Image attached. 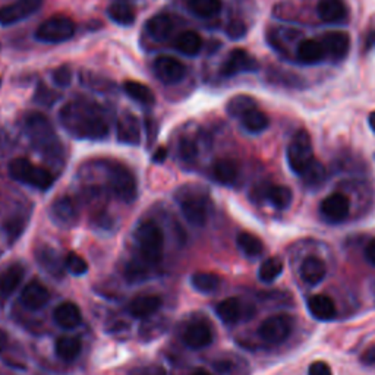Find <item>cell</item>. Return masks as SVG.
Instances as JSON below:
<instances>
[{
	"mask_svg": "<svg viewBox=\"0 0 375 375\" xmlns=\"http://www.w3.org/2000/svg\"><path fill=\"white\" fill-rule=\"evenodd\" d=\"M59 120L66 132L76 139L101 141L111 131L103 108L87 99L68 101L60 108Z\"/></svg>",
	"mask_w": 375,
	"mask_h": 375,
	"instance_id": "6da1fadb",
	"label": "cell"
},
{
	"mask_svg": "<svg viewBox=\"0 0 375 375\" xmlns=\"http://www.w3.org/2000/svg\"><path fill=\"white\" fill-rule=\"evenodd\" d=\"M24 128L27 136L40 154L49 159H57L62 154L60 141L55 132L52 122L47 119L43 113H29L25 116Z\"/></svg>",
	"mask_w": 375,
	"mask_h": 375,
	"instance_id": "7a4b0ae2",
	"label": "cell"
},
{
	"mask_svg": "<svg viewBox=\"0 0 375 375\" xmlns=\"http://www.w3.org/2000/svg\"><path fill=\"white\" fill-rule=\"evenodd\" d=\"M135 241L139 255L147 265H155L162 261L164 234L159 225L151 220L141 223L135 232Z\"/></svg>",
	"mask_w": 375,
	"mask_h": 375,
	"instance_id": "3957f363",
	"label": "cell"
},
{
	"mask_svg": "<svg viewBox=\"0 0 375 375\" xmlns=\"http://www.w3.org/2000/svg\"><path fill=\"white\" fill-rule=\"evenodd\" d=\"M9 175L17 182L33 186L38 191L50 190L55 182V178L49 170L36 166L25 157L15 159L9 163Z\"/></svg>",
	"mask_w": 375,
	"mask_h": 375,
	"instance_id": "277c9868",
	"label": "cell"
},
{
	"mask_svg": "<svg viewBox=\"0 0 375 375\" xmlns=\"http://www.w3.org/2000/svg\"><path fill=\"white\" fill-rule=\"evenodd\" d=\"M107 185L111 191L123 202L136 198V179L132 171L119 162H106Z\"/></svg>",
	"mask_w": 375,
	"mask_h": 375,
	"instance_id": "5b68a950",
	"label": "cell"
},
{
	"mask_svg": "<svg viewBox=\"0 0 375 375\" xmlns=\"http://www.w3.org/2000/svg\"><path fill=\"white\" fill-rule=\"evenodd\" d=\"M288 163L293 174L302 176L309 166L316 162L311 135L305 129L296 132L288 147Z\"/></svg>",
	"mask_w": 375,
	"mask_h": 375,
	"instance_id": "8992f818",
	"label": "cell"
},
{
	"mask_svg": "<svg viewBox=\"0 0 375 375\" xmlns=\"http://www.w3.org/2000/svg\"><path fill=\"white\" fill-rule=\"evenodd\" d=\"M176 199L183 217L191 225L204 226L207 223L208 210L204 195L197 192L191 186H183L182 190H179Z\"/></svg>",
	"mask_w": 375,
	"mask_h": 375,
	"instance_id": "52a82bcc",
	"label": "cell"
},
{
	"mask_svg": "<svg viewBox=\"0 0 375 375\" xmlns=\"http://www.w3.org/2000/svg\"><path fill=\"white\" fill-rule=\"evenodd\" d=\"M75 34V24L66 17H52L36 29V38L41 43L59 44L71 40Z\"/></svg>",
	"mask_w": 375,
	"mask_h": 375,
	"instance_id": "ba28073f",
	"label": "cell"
},
{
	"mask_svg": "<svg viewBox=\"0 0 375 375\" xmlns=\"http://www.w3.org/2000/svg\"><path fill=\"white\" fill-rule=\"evenodd\" d=\"M293 330V320L286 314L271 316L267 320H264L260 325V337L270 343V345H280L292 334Z\"/></svg>",
	"mask_w": 375,
	"mask_h": 375,
	"instance_id": "9c48e42d",
	"label": "cell"
},
{
	"mask_svg": "<svg viewBox=\"0 0 375 375\" xmlns=\"http://www.w3.org/2000/svg\"><path fill=\"white\" fill-rule=\"evenodd\" d=\"M43 0H15L13 3L0 6V25L9 27L27 20L41 8Z\"/></svg>",
	"mask_w": 375,
	"mask_h": 375,
	"instance_id": "30bf717a",
	"label": "cell"
},
{
	"mask_svg": "<svg viewBox=\"0 0 375 375\" xmlns=\"http://www.w3.org/2000/svg\"><path fill=\"white\" fill-rule=\"evenodd\" d=\"M258 68V62L253 55H249L243 49H234L223 62L220 73L226 78H230L245 72H255Z\"/></svg>",
	"mask_w": 375,
	"mask_h": 375,
	"instance_id": "8fae6325",
	"label": "cell"
},
{
	"mask_svg": "<svg viewBox=\"0 0 375 375\" xmlns=\"http://www.w3.org/2000/svg\"><path fill=\"white\" fill-rule=\"evenodd\" d=\"M153 69H154L155 76H157L163 84H167V85H174V84L181 83L186 75L185 65L181 60L171 56H160L155 59Z\"/></svg>",
	"mask_w": 375,
	"mask_h": 375,
	"instance_id": "7c38bea8",
	"label": "cell"
},
{
	"mask_svg": "<svg viewBox=\"0 0 375 375\" xmlns=\"http://www.w3.org/2000/svg\"><path fill=\"white\" fill-rule=\"evenodd\" d=\"M351 211V201L346 195L334 192L327 197L320 206V213L330 223L345 222Z\"/></svg>",
	"mask_w": 375,
	"mask_h": 375,
	"instance_id": "4fadbf2b",
	"label": "cell"
},
{
	"mask_svg": "<svg viewBox=\"0 0 375 375\" xmlns=\"http://www.w3.org/2000/svg\"><path fill=\"white\" fill-rule=\"evenodd\" d=\"M320 41L327 57L336 62L345 59L351 49V37L345 31H330V33H325Z\"/></svg>",
	"mask_w": 375,
	"mask_h": 375,
	"instance_id": "5bb4252c",
	"label": "cell"
},
{
	"mask_svg": "<svg viewBox=\"0 0 375 375\" xmlns=\"http://www.w3.org/2000/svg\"><path fill=\"white\" fill-rule=\"evenodd\" d=\"M118 141L120 144L138 146L141 143V125L132 113H123L116 125Z\"/></svg>",
	"mask_w": 375,
	"mask_h": 375,
	"instance_id": "9a60e30c",
	"label": "cell"
},
{
	"mask_svg": "<svg viewBox=\"0 0 375 375\" xmlns=\"http://www.w3.org/2000/svg\"><path fill=\"white\" fill-rule=\"evenodd\" d=\"M213 341V332L208 324L195 321L188 325L183 333V343L191 349H204Z\"/></svg>",
	"mask_w": 375,
	"mask_h": 375,
	"instance_id": "2e32d148",
	"label": "cell"
},
{
	"mask_svg": "<svg viewBox=\"0 0 375 375\" xmlns=\"http://www.w3.org/2000/svg\"><path fill=\"white\" fill-rule=\"evenodd\" d=\"M50 214L53 222L62 227H71L78 220V211L69 197H60L52 202Z\"/></svg>",
	"mask_w": 375,
	"mask_h": 375,
	"instance_id": "e0dca14e",
	"label": "cell"
},
{
	"mask_svg": "<svg viewBox=\"0 0 375 375\" xmlns=\"http://www.w3.org/2000/svg\"><path fill=\"white\" fill-rule=\"evenodd\" d=\"M53 320L60 328L72 330V328H76L83 321L81 309L73 302H62L53 311Z\"/></svg>",
	"mask_w": 375,
	"mask_h": 375,
	"instance_id": "ac0fdd59",
	"label": "cell"
},
{
	"mask_svg": "<svg viewBox=\"0 0 375 375\" xmlns=\"http://www.w3.org/2000/svg\"><path fill=\"white\" fill-rule=\"evenodd\" d=\"M50 299V293L45 286H43L38 281H31L27 285L21 293V302L33 311H38L44 308Z\"/></svg>",
	"mask_w": 375,
	"mask_h": 375,
	"instance_id": "d6986e66",
	"label": "cell"
},
{
	"mask_svg": "<svg viewBox=\"0 0 375 375\" xmlns=\"http://www.w3.org/2000/svg\"><path fill=\"white\" fill-rule=\"evenodd\" d=\"M296 57H298V60L304 65H317L327 57V55L320 40L308 38L298 45Z\"/></svg>",
	"mask_w": 375,
	"mask_h": 375,
	"instance_id": "ffe728a7",
	"label": "cell"
},
{
	"mask_svg": "<svg viewBox=\"0 0 375 375\" xmlns=\"http://www.w3.org/2000/svg\"><path fill=\"white\" fill-rule=\"evenodd\" d=\"M301 278L308 286H317L325 278V262L317 257H308L301 264Z\"/></svg>",
	"mask_w": 375,
	"mask_h": 375,
	"instance_id": "44dd1931",
	"label": "cell"
},
{
	"mask_svg": "<svg viewBox=\"0 0 375 375\" xmlns=\"http://www.w3.org/2000/svg\"><path fill=\"white\" fill-rule=\"evenodd\" d=\"M146 29L148 36L155 41H166L175 29V21L167 13H159L147 22Z\"/></svg>",
	"mask_w": 375,
	"mask_h": 375,
	"instance_id": "7402d4cb",
	"label": "cell"
},
{
	"mask_svg": "<svg viewBox=\"0 0 375 375\" xmlns=\"http://www.w3.org/2000/svg\"><path fill=\"white\" fill-rule=\"evenodd\" d=\"M317 13L324 22L339 24L346 20L348 9L341 0H320Z\"/></svg>",
	"mask_w": 375,
	"mask_h": 375,
	"instance_id": "603a6c76",
	"label": "cell"
},
{
	"mask_svg": "<svg viewBox=\"0 0 375 375\" xmlns=\"http://www.w3.org/2000/svg\"><path fill=\"white\" fill-rule=\"evenodd\" d=\"M162 306V298L157 295L138 296L129 304V314L136 318H147L155 314Z\"/></svg>",
	"mask_w": 375,
	"mask_h": 375,
	"instance_id": "cb8c5ba5",
	"label": "cell"
},
{
	"mask_svg": "<svg viewBox=\"0 0 375 375\" xmlns=\"http://www.w3.org/2000/svg\"><path fill=\"white\" fill-rule=\"evenodd\" d=\"M37 261L41 267L55 277H62L65 273V261L62 262L59 254L49 246H40L36 253Z\"/></svg>",
	"mask_w": 375,
	"mask_h": 375,
	"instance_id": "d4e9b609",
	"label": "cell"
},
{
	"mask_svg": "<svg viewBox=\"0 0 375 375\" xmlns=\"http://www.w3.org/2000/svg\"><path fill=\"white\" fill-rule=\"evenodd\" d=\"M308 309L312 314V317L321 321L333 320L336 316V305L333 299L328 298V296L325 295L311 296V298L308 299Z\"/></svg>",
	"mask_w": 375,
	"mask_h": 375,
	"instance_id": "484cf974",
	"label": "cell"
},
{
	"mask_svg": "<svg viewBox=\"0 0 375 375\" xmlns=\"http://www.w3.org/2000/svg\"><path fill=\"white\" fill-rule=\"evenodd\" d=\"M25 269L21 264H12L0 273V295L10 296L24 280Z\"/></svg>",
	"mask_w": 375,
	"mask_h": 375,
	"instance_id": "4316f807",
	"label": "cell"
},
{
	"mask_svg": "<svg viewBox=\"0 0 375 375\" xmlns=\"http://www.w3.org/2000/svg\"><path fill=\"white\" fill-rule=\"evenodd\" d=\"M56 353L60 359H64V361H73L78 356H80L81 351H83V341L78 337H72V336H62L56 340L55 345Z\"/></svg>",
	"mask_w": 375,
	"mask_h": 375,
	"instance_id": "83f0119b",
	"label": "cell"
},
{
	"mask_svg": "<svg viewBox=\"0 0 375 375\" xmlns=\"http://www.w3.org/2000/svg\"><path fill=\"white\" fill-rule=\"evenodd\" d=\"M215 312L223 323L234 324V323H238L243 316V305L236 298H227L217 305Z\"/></svg>",
	"mask_w": 375,
	"mask_h": 375,
	"instance_id": "f1b7e54d",
	"label": "cell"
},
{
	"mask_svg": "<svg viewBox=\"0 0 375 375\" xmlns=\"http://www.w3.org/2000/svg\"><path fill=\"white\" fill-rule=\"evenodd\" d=\"M238 175H239L238 164L234 162H232V160H229V159L217 160L213 164V178L218 183L230 185V183H233L234 181L238 179Z\"/></svg>",
	"mask_w": 375,
	"mask_h": 375,
	"instance_id": "f546056e",
	"label": "cell"
},
{
	"mask_svg": "<svg viewBox=\"0 0 375 375\" xmlns=\"http://www.w3.org/2000/svg\"><path fill=\"white\" fill-rule=\"evenodd\" d=\"M175 49L186 56H197L202 49V38L195 31H185L175 40Z\"/></svg>",
	"mask_w": 375,
	"mask_h": 375,
	"instance_id": "4dcf8cb0",
	"label": "cell"
},
{
	"mask_svg": "<svg viewBox=\"0 0 375 375\" xmlns=\"http://www.w3.org/2000/svg\"><path fill=\"white\" fill-rule=\"evenodd\" d=\"M242 127L249 134H261L270 127V119L264 112H261L258 107L253 108L251 112H248L245 116L241 118Z\"/></svg>",
	"mask_w": 375,
	"mask_h": 375,
	"instance_id": "1f68e13d",
	"label": "cell"
},
{
	"mask_svg": "<svg viewBox=\"0 0 375 375\" xmlns=\"http://www.w3.org/2000/svg\"><path fill=\"white\" fill-rule=\"evenodd\" d=\"M123 91L128 94V97L144 106H153L155 103L154 92L151 91L150 87H147L143 83L127 81L123 84Z\"/></svg>",
	"mask_w": 375,
	"mask_h": 375,
	"instance_id": "d6a6232c",
	"label": "cell"
},
{
	"mask_svg": "<svg viewBox=\"0 0 375 375\" xmlns=\"http://www.w3.org/2000/svg\"><path fill=\"white\" fill-rule=\"evenodd\" d=\"M267 199L277 210H286L293 201V192L285 185H273L267 190Z\"/></svg>",
	"mask_w": 375,
	"mask_h": 375,
	"instance_id": "836d02e7",
	"label": "cell"
},
{
	"mask_svg": "<svg viewBox=\"0 0 375 375\" xmlns=\"http://www.w3.org/2000/svg\"><path fill=\"white\" fill-rule=\"evenodd\" d=\"M188 8L199 18H213L222 10V0H188Z\"/></svg>",
	"mask_w": 375,
	"mask_h": 375,
	"instance_id": "e575fe53",
	"label": "cell"
},
{
	"mask_svg": "<svg viewBox=\"0 0 375 375\" xmlns=\"http://www.w3.org/2000/svg\"><path fill=\"white\" fill-rule=\"evenodd\" d=\"M107 15L113 22L122 27H129L135 22V12L134 9L127 3H113L108 6Z\"/></svg>",
	"mask_w": 375,
	"mask_h": 375,
	"instance_id": "d590c367",
	"label": "cell"
},
{
	"mask_svg": "<svg viewBox=\"0 0 375 375\" xmlns=\"http://www.w3.org/2000/svg\"><path fill=\"white\" fill-rule=\"evenodd\" d=\"M236 242H238L239 249L246 257L255 258V257H260L264 251V245L261 239L257 238L253 233H246V232L239 233Z\"/></svg>",
	"mask_w": 375,
	"mask_h": 375,
	"instance_id": "8d00e7d4",
	"label": "cell"
},
{
	"mask_svg": "<svg viewBox=\"0 0 375 375\" xmlns=\"http://www.w3.org/2000/svg\"><path fill=\"white\" fill-rule=\"evenodd\" d=\"M257 107V103L253 97L249 96H234L233 99L229 100L226 111L227 115L232 118H238L241 119L242 116H245L248 112H251L253 108Z\"/></svg>",
	"mask_w": 375,
	"mask_h": 375,
	"instance_id": "74e56055",
	"label": "cell"
},
{
	"mask_svg": "<svg viewBox=\"0 0 375 375\" xmlns=\"http://www.w3.org/2000/svg\"><path fill=\"white\" fill-rule=\"evenodd\" d=\"M191 283L198 292L211 293V292H215L218 288H220L222 280L214 273L201 271V273H195L191 277Z\"/></svg>",
	"mask_w": 375,
	"mask_h": 375,
	"instance_id": "f35d334b",
	"label": "cell"
},
{
	"mask_svg": "<svg viewBox=\"0 0 375 375\" xmlns=\"http://www.w3.org/2000/svg\"><path fill=\"white\" fill-rule=\"evenodd\" d=\"M281 273H283V261L278 257H271L261 264L258 277L264 283H273L276 278L280 277Z\"/></svg>",
	"mask_w": 375,
	"mask_h": 375,
	"instance_id": "ab89813d",
	"label": "cell"
},
{
	"mask_svg": "<svg viewBox=\"0 0 375 375\" xmlns=\"http://www.w3.org/2000/svg\"><path fill=\"white\" fill-rule=\"evenodd\" d=\"M325 176H327V171H325V167L320 163V162H314L309 169L305 171V174L302 175L304 181H305V185L309 186V188H318L324 183L325 181Z\"/></svg>",
	"mask_w": 375,
	"mask_h": 375,
	"instance_id": "60d3db41",
	"label": "cell"
},
{
	"mask_svg": "<svg viewBox=\"0 0 375 375\" xmlns=\"http://www.w3.org/2000/svg\"><path fill=\"white\" fill-rule=\"evenodd\" d=\"M65 267L73 276H84L88 271L87 261L75 253H69L65 258Z\"/></svg>",
	"mask_w": 375,
	"mask_h": 375,
	"instance_id": "b9f144b4",
	"label": "cell"
},
{
	"mask_svg": "<svg viewBox=\"0 0 375 375\" xmlns=\"http://www.w3.org/2000/svg\"><path fill=\"white\" fill-rule=\"evenodd\" d=\"M59 97H60L59 94H56L53 90L47 88L44 84H38L34 100H36V103H38L41 106L50 107V106H53L56 103V99H59Z\"/></svg>",
	"mask_w": 375,
	"mask_h": 375,
	"instance_id": "7bdbcfd3",
	"label": "cell"
},
{
	"mask_svg": "<svg viewBox=\"0 0 375 375\" xmlns=\"http://www.w3.org/2000/svg\"><path fill=\"white\" fill-rule=\"evenodd\" d=\"M53 83L57 87L66 88L72 83V69L68 65H62L53 72Z\"/></svg>",
	"mask_w": 375,
	"mask_h": 375,
	"instance_id": "ee69618b",
	"label": "cell"
},
{
	"mask_svg": "<svg viewBox=\"0 0 375 375\" xmlns=\"http://www.w3.org/2000/svg\"><path fill=\"white\" fill-rule=\"evenodd\" d=\"M24 227H25V222L22 220L21 217H13V218H10V220L5 225V230L8 232L9 238L12 241L20 238V234L22 233Z\"/></svg>",
	"mask_w": 375,
	"mask_h": 375,
	"instance_id": "f6af8a7d",
	"label": "cell"
},
{
	"mask_svg": "<svg viewBox=\"0 0 375 375\" xmlns=\"http://www.w3.org/2000/svg\"><path fill=\"white\" fill-rule=\"evenodd\" d=\"M127 277L128 280L131 281H135V283H138V281L144 280L147 277V270L144 265H139V264H129L128 269H127Z\"/></svg>",
	"mask_w": 375,
	"mask_h": 375,
	"instance_id": "bcb514c9",
	"label": "cell"
},
{
	"mask_svg": "<svg viewBox=\"0 0 375 375\" xmlns=\"http://www.w3.org/2000/svg\"><path fill=\"white\" fill-rule=\"evenodd\" d=\"M226 33L230 38L233 40H239L245 36L246 33V28L245 25L241 22V21H232L229 25H227V29H226Z\"/></svg>",
	"mask_w": 375,
	"mask_h": 375,
	"instance_id": "7dc6e473",
	"label": "cell"
},
{
	"mask_svg": "<svg viewBox=\"0 0 375 375\" xmlns=\"http://www.w3.org/2000/svg\"><path fill=\"white\" fill-rule=\"evenodd\" d=\"M308 375H333V372H332V368L325 362H314V364H311L308 369Z\"/></svg>",
	"mask_w": 375,
	"mask_h": 375,
	"instance_id": "c3c4849f",
	"label": "cell"
},
{
	"mask_svg": "<svg viewBox=\"0 0 375 375\" xmlns=\"http://www.w3.org/2000/svg\"><path fill=\"white\" fill-rule=\"evenodd\" d=\"M181 154L185 160H192L197 154V147L191 143V141H182Z\"/></svg>",
	"mask_w": 375,
	"mask_h": 375,
	"instance_id": "681fc988",
	"label": "cell"
},
{
	"mask_svg": "<svg viewBox=\"0 0 375 375\" xmlns=\"http://www.w3.org/2000/svg\"><path fill=\"white\" fill-rule=\"evenodd\" d=\"M365 260L375 267V238L371 239L365 248Z\"/></svg>",
	"mask_w": 375,
	"mask_h": 375,
	"instance_id": "f907efd6",
	"label": "cell"
},
{
	"mask_svg": "<svg viewBox=\"0 0 375 375\" xmlns=\"http://www.w3.org/2000/svg\"><path fill=\"white\" fill-rule=\"evenodd\" d=\"M361 361L365 364V365H374L375 364V346L367 349L361 358Z\"/></svg>",
	"mask_w": 375,
	"mask_h": 375,
	"instance_id": "816d5d0a",
	"label": "cell"
},
{
	"mask_svg": "<svg viewBox=\"0 0 375 375\" xmlns=\"http://www.w3.org/2000/svg\"><path fill=\"white\" fill-rule=\"evenodd\" d=\"M166 155H167V151L164 148H159V151L154 154L153 160H154V163H162V162H164Z\"/></svg>",
	"mask_w": 375,
	"mask_h": 375,
	"instance_id": "f5cc1de1",
	"label": "cell"
},
{
	"mask_svg": "<svg viewBox=\"0 0 375 375\" xmlns=\"http://www.w3.org/2000/svg\"><path fill=\"white\" fill-rule=\"evenodd\" d=\"M8 345V334L3 332V330H0V352H2Z\"/></svg>",
	"mask_w": 375,
	"mask_h": 375,
	"instance_id": "db71d44e",
	"label": "cell"
},
{
	"mask_svg": "<svg viewBox=\"0 0 375 375\" xmlns=\"http://www.w3.org/2000/svg\"><path fill=\"white\" fill-rule=\"evenodd\" d=\"M371 47H375V31H372L367 38V49H371Z\"/></svg>",
	"mask_w": 375,
	"mask_h": 375,
	"instance_id": "11a10c76",
	"label": "cell"
},
{
	"mask_svg": "<svg viewBox=\"0 0 375 375\" xmlns=\"http://www.w3.org/2000/svg\"><path fill=\"white\" fill-rule=\"evenodd\" d=\"M368 122H369V127H371V129L375 132V112H372V113L369 115Z\"/></svg>",
	"mask_w": 375,
	"mask_h": 375,
	"instance_id": "9f6ffc18",
	"label": "cell"
},
{
	"mask_svg": "<svg viewBox=\"0 0 375 375\" xmlns=\"http://www.w3.org/2000/svg\"><path fill=\"white\" fill-rule=\"evenodd\" d=\"M191 375H211V374L208 371H206V369H197Z\"/></svg>",
	"mask_w": 375,
	"mask_h": 375,
	"instance_id": "6f0895ef",
	"label": "cell"
},
{
	"mask_svg": "<svg viewBox=\"0 0 375 375\" xmlns=\"http://www.w3.org/2000/svg\"><path fill=\"white\" fill-rule=\"evenodd\" d=\"M0 85H2V80H0Z\"/></svg>",
	"mask_w": 375,
	"mask_h": 375,
	"instance_id": "680465c9",
	"label": "cell"
},
{
	"mask_svg": "<svg viewBox=\"0 0 375 375\" xmlns=\"http://www.w3.org/2000/svg\"><path fill=\"white\" fill-rule=\"evenodd\" d=\"M0 49H2V45H0Z\"/></svg>",
	"mask_w": 375,
	"mask_h": 375,
	"instance_id": "91938a15",
	"label": "cell"
}]
</instances>
